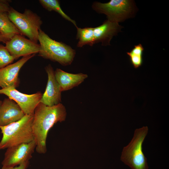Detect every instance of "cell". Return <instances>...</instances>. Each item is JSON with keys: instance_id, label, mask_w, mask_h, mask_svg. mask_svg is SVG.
<instances>
[{"instance_id": "21", "label": "cell", "mask_w": 169, "mask_h": 169, "mask_svg": "<svg viewBox=\"0 0 169 169\" xmlns=\"http://www.w3.org/2000/svg\"><path fill=\"white\" fill-rule=\"evenodd\" d=\"M29 161L24 162L22 164L15 167H2L1 169H27L29 166Z\"/></svg>"}, {"instance_id": "7", "label": "cell", "mask_w": 169, "mask_h": 169, "mask_svg": "<svg viewBox=\"0 0 169 169\" xmlns=\"http://www.w3.org/2000/svg\"><path fill=\"white\" fill-rule=\"evenodd\" d=\"M36 146L33 140L7 148L2 162V167H15L29 161L32 157Z\"/></svg>"}, {"instance_id": "22", "label": "cell", "mask_w": 169, "mask_h": 169, "mask_svg": "<svg viewBox=\"0 0 169 169\" xmlns=\"http://www.w3.org/2000/svg\"><path fill=\"white\" fill-rule=\"evenodd\" d=\"M8 40L0 32V42H2L5 43Z\"/></svg>"}, {"instance_id": "15", "label": "cell", "mask_w": 169, "mask_h": 169, "mask_svg": "<svg viewBox=\"0 0 169 169\" xmlns=\"http://www.w3.org/2000/svg\"><path fill=\"white\" fill-rule=\"evenodd\" d=\"M0 32L8 40L16 34L22 35L9 19L8 13H0Z\"/></svg>"}, {"instance_id": "17", "label": "cell", "mask_w": 169, "mask_h": 169, "mask_svg": "<svg viewBox=\"0 0 169 169\" xmlns=\"http://www.w3.org/2000/svg\"><path fill=\"white\" fill-rule=\"evenodd\" d=\"M39 2L42 6L49 11H54L58 13L64 19L70 22L76 27L74 20L67 15L62 10L60 7L59 1L58 0H39Z\"/></svg>"}, {"instance_id": "13", "label": "cell", "mask_w": 169, "mask_h": 169, "mask_svg": "<svg viewBox=\"0 0 169 169\" xmlns=\"http://www.w3.org/2000/svg\"><path fill=\"white\" fill-rule=\"evenodd\" d=\"M122 28L118 23L105 20L100 25L93 28L95 43L101 42L103 46L110 45L113 36L120 31Z\"/></svg>"}, {"instance_id": "2", "label": "cell", "mask_w": 169, "mask_h": 169, "mask_svg": "<svg viewBox=\"0 0 169 169\" xmlns=\"http://www.w3.org/2000/svg\"><path fill=\"white\" fill-rule=\"evenodd\" d=\"M33 115H26L20 120L4 126H0L2 134L0 150L34 140L32 128Z\"/></svg>"}, {"instance_id": "3", "label": "cell", "mask_w": 169, "mask_h": 169, "mask_svg": "<svg viewBox=\"0 0 169 169\" xmlns=\"http://www.w3.org/2000/svg\"><path fill=\"white\" fill-rule=\"evenodd\" d=\"M38 41L40 49L38 53L40 56L63 66L70 65L75 57L76 51L70 46L61 42L51 38L40 29Z\"/></svg>"}, {"instance_id": "1", "label": "cell", "mask_w": 169, "mask_h": 169, "mask_svg": "<svg viewBox=\"0 0 169 169\" xmlns=\"http://www.w3.org/2000/svg\"><path fill=\"white\" fill-rule=\"evenodd\" d=\"M67 115L66 109L61 103L52 106L40 102L36 107L33 115L32 128L35 150L41 154L47 151L46 139L50 130L58 122L65 121Z\"/></svg>"}, {"instance_id": "6", "label": "cell", "mask_w": 169, "mask_h": 169, "mask_svg": "<svg viewBox=\"0 0 169 169\" xmlns=\"http://www.w3.org/2000/svg\"><path fill=\"white\" fill-rule=\"evenodd\" d=\"M92 7L97 13L105 14L107 20L118 23L132 17L135 11V4L130 0H111L105 3L95 2Z\"/></svg>"}, {"instance_id": "8", "label": "cell", "mask_w": 169, "mask_h": 169, "mask_svg": "<svg viewBox=\"0 0 169 169\" xmlns=\"http://www.w3.org/2000/svg\"><path fill=\"white\" fill-rule=\"evenodd\" d=\"M0 94L5 95L14 101L26 115H33L43 95L40 92L30 95L23 93L13 87L1 88Z\"/></svg>"}, {"instance_id": "18", "label": "cell", "mask_w": 169, "mask_h": 169, "mask_svg": "<svg viewBox=\"0 0 169 169\" xmlns=\"http://www.w3.org/2000/svg\"><path fill=\"white\" fill-rule=\"evenodd\" d=\"M144 50L142 45L140 44L135 45L130 52L126 53L129 57L131 63L135 69L138 68L142 64Z\"/></svg>"}, {"instance_id": "5", "label": "cell", "mask_w": 169, "mask_h": 169, "mask_svg": "<svg viewBox=\"0 0 169 169\" xmlns=\"http://www.w3.org/2000/svg\"><path fill=\"white\" fill-rule=\"evenodd\" d=\"M8 15L23 35L37 43L39 31L43 23L39 16L28 9H25L23 13H20L11 7Z\"/></svg>"}, {"instance_id": "16", "label": "cell", "mask_w": 169, "mask_h": 169, "mask_svg": "<svg viewBox=\"0 0 169 169\" xmlns=\"http://www.w3.org/2000/svg\"><path fill=\"white\" fill-rule=\"evenodd\" d=\"M76 39L78 40L77 46L82 47L88 45L92 46L95 44L93 33V28L87 27L81 28L76 26Z\"/></svg>"}, {"instance_id": "19", "label": "cell", "mask_w": 169, "mask_h": 169, "mask_svg": "<svg viewBox=\"0 0 169 169\" xmlns=\"http://www.w3.org/2000/svg\"><path fill=\"white\" fill-rule=\"evenodd\" d=\"M15 59L5 46L0 44V69L10 64Z\"/></svg>"}, {"instance_id": "23", "label": "cell", "mask_w": 169, "mask_h": 169, "mask_svg": "<svg viewBox=\"0 0 169 169\" xmlns=\"http://www.w3.org/2000/svg\"><path fill=\"white\" fill-rule=\"evenodd\" d=\"M3 101L0 100V106L1 105Z\"/></svg>"}, {"instance_id": "20", "label": "cell", "mask_w": 169, "mask_h": 169, "mask_svg": "<svg viewBox=\"0 0 169 169\" xmlns=\"http://www.w3.org/2000/svg\"><path fill=\"white\" fill-rule=\"evenodd\" d=\"M9 0H0V13H8L11 7L9 4Z\"/></svg>"}, {"instance_id": "10", "label": "cell", "mask_w": 169, "mask_h": 169, "mask_svg": "<svg viewBox=\"0 0 169 169\" xmlns=\"http://www.w3.org/2000/svg\"><path fill=\"white\" fill-rule=\"evenodd\" d=\"M35 55L23 57L16 62L0 69V87L4 88L10 87L16 88L17 87L19 84L18 75L20 69Z\"/></svg>"}, {"instance_id": "9", "label": "cell", "mask_w": 169, "mask_h": 169, "mask_svg": "<svg viewBox=\"0 0 169 169\" xmlns=\"http://www.w3.org/2000/svg\"><path fill=\"white\" fill-rule=\"evenodd\" d=\"M5 47L16 59L39 53V44L26 38L23 35L16 34L5 43Z\"/></svg>"}, {"instance_id": "11", "label": "cell", "mask_w": 169, "mask_h": 169, "mask_svg": "<svg viewBox=\"0 0 169 169\" xmlns=\"http://www.w3.org/2000/svg\"><path fill=\"white\" fill-rule=\"evenodd\" d=\"M48 79L44 93L40 102L48 106L58 104L61 102L62 91L57 82L54 74V71L49 64L45 68Z\"/></svg>"}, {"instance_id": "4", "label": "cell", "mask_w": 169, "mask_h": 169, "mask_svg": "<svg viewBox=\"0 0 169 169\" xmlns=\"http://www.w3.org/2000/svg\"><path fill=\"white\" fill-rule=\"evenodd\" d=\"M148 131L147 126L136 129L130 142L124 147L121 160L131 169H148L147 159L142 150V145Z\"/></svg>"}, {"instance_id": "12", "label": "cell", "mask_w": 169, "mask_h": 169, "mask_svg": "<svg viewBox=\"0 0 169 169\" xmlns=\"http://www.w3.org/2000/svg\"><path fill=\"white\" fill-rule=\"evenodd\" d=\"M19 106L9 98H5L0 106V126L16 122L25 115Z\"/></svg>"}, {"instance_id": "14", "label": "cell", "mask_w": 169, "mask_h": 169, "mask_svg": "<svg viewBox=\"0 0 169 169\" xmlns=\"http://www.w3.org/2000/svg\"><path fill=\"white\" fill-rule=\"evenodd\" d=\"M54 74L62 92L70 90L78 86L88 77L86 74L70 73L59 68L56 69Z\"/></svg>"}]
</instances>
